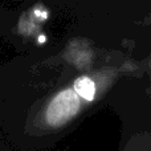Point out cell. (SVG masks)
<instances>
[{
	"label": "cell",
	"mask_w": 151,
	"mask_h": 151,
	"mask_svg": "<svg viewBox=\"0 0 151 151\" xmlns=\"http://www.w3.org/2000/svg\"><path fill=\"white\" fill-rule=\"evenodd\" d=\"M80 97L72 89L61 91L53 98L47 109V121L50 126H60L69 121L80 110Z\"/></svg>",
	"instance_id": "6da1fadb"
},
{
	"label": "cell",
	"mask_w": 151,
	"mask_h": 151,
	"mask_svg": "<svg viewBox=\"0 0 151 151\" xmlns=\"http://www.w3.org/2000/svg\"><path fill=\"white\" fill-rule=\"evenodd\" d=\"M74 93L85 101H93L96 96V85L88 77H81L74 82Z\"/></svg>",
	"instance_id": "7a4b0ae2"
},
{
	"label": "cell",
	"mask_w": 151,
	"mask_h": 151,
	"mask_svg": "<svg viewBox=\"0 0 151 151\" xmlns=\"http://www.w3.org/2000/svg\"><path fill=\"white\" fill-rule=\"evenodd\" d=\"M39 41H40V42H44V41H45V36H40Z\"/></svg>",
	"instance_id": "3957f363"
}]
</instances>
